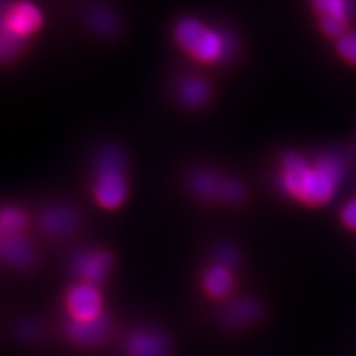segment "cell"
Instances as JSON below:
<instances>
[{
	"label": "cell",
	"mask_w": 356,
	"mask_h": 356,
	"mask_svg": "<svg viewBox=\"0 0 356 356\" xmlns=\"http://www.w3.org/2000/svg\"><path fill=\"white\" fill-rule=\"evenodd\" d=\"M242 193V187L233 180H227L221 186V196L227 199L229 202H239Z\"/></svg>",
	"instance_id": "cell-18"
},
{
	"label": "cell",
	"mask_w": 356,
	"mask_h": 356,
	"mask_svg": "<svg viewBox=\"0 0 356 356\" xmlns=\"http://www.w3.org/2000/svg\"><path fill=\"white\" fill-rule=\"evenodd\" d=\"M180 97L186 106L199 107L209 97V86L200 79H187L180 88Z\"/></svg>",
	"instance_id": "cell-15"
},
{
	"label": "cell",
	"mask_w": 356,
	"mask_h": 356,
	"mask_svg": "<svg viewBox=\"0 0 356 356\" xmlns=\"http://www.w3.org/2000/svg\"><path fill=\"white\" fill-rule=\"evenodd\" d=\"M337 52L341 58L356 65V33H344L337 40Z\"/></svg>",
	"instance_id": "cell-17"
},
{
	"label": "cell",
	"mask_w": 356,
	"mask_h": 356,
	"mask_svg": "<svg viewBox=\"0 0 356 356\" xmlns=\"http://www.w3.org/2000/svg\"><path fill=\"white\" fill-rule=\"evenodd\" d=\"M108 328L110 322L103 314L92 319L70 318L65 324L67 336L70 337L72 341L83 344V346L102 341L108 334Z\"/></svg>",
	"instance_id": "cell-9"
},
{
	"label": "cell",
	"mask_w": 356,
	"mask_h": 356,
	"mask_svg": "<svg viewBox=\"0 0 356 356\" xmlns=\"http://www.w3.org/2000/svg\"><path fill=\"white\" fill-rule=\"evenodd\" d=\"M233 276L230 269L222 264H214L205 272L202 285L204 289L213 297H226L233 289Z\"/></svg>",
	"instance_id": "cell-12"
},
{
	"label": "cell",
	"mask_w": 356,
	"mask_h": 356,
	"mask_svg": "<svg viewBox=\"0 0 356 356\" xmlns=\"http://www.w3.org/2000/svg\"><path fill=\"white\" fill-rule=\"evenodd\" d=\"M175 40L183 51L200 63H216L226 55L225 36L195 18H184L175 27Z\"/></svg>",
	"instance_id": "cell-2"
},
{
	"label": "cell",
	"mask_w": 356,
	"mask_h": 356,
	"mask_svg": "<svg viewBox=\"0 0 356 356\" xmlns=\"http://www.w3.org/2000/svg\"><path fill=\"white\" fill-rule=\"evenodd\" d=\"M0 251H2V259L14 267L24 269L29 267L35 260V250L31 243L22 238L17 236H2L0 239Z\"/></svg>",
	"instance_id": "cell-11"
},
{
	"label": "cell",
	"mask_w": 356,
	"mask_h": 356,
	"mask_svg": "<svg viewBox=\"0 0 356 356\" xmlns=\"http://www.w3.org/2000/svg\"><path fill=\"white\" fill-rule=\"evenodd\" d=\"M111 267V255L107 251H82L73 259V269L85 282L98 285L107 280Z\"/></svg>",
	"instance_id": "cell-8"
},
{
	"label": "cell",
	"mask_w": 356,
	"mask_h": 356,
	"mask_svg": "<svg viewBox=\"0 0 356 356\" xmlns=\"http://www.w3.org/2000/svg\"><path fill=\"white\" fill-rule=\"evenodd\" d=\"M77 226V216L74 211L65 207H54L44 211L40 217V229L51 238H63Z\"/></svg>",
	"instance_id": "cell-10"
},
{
	"label": "cell",
	"mask_w": 356,
	"mask_h": 356,
	"mask_svg": "<svg viewBox=\"0 0 356 356\" xmlns=\"http://www.w3.org/2000/svg\"><path fill=\"white\" fill-rule=\"evenodd\" d=\"M24 213L15 207H5L0 213V233L2 236H17L26 229Z\"/></svg>",
	"instance_id": "cell-14"
},
{
	"label": "cell",
	"mask_w": 356,
	"mask_h": 356,
	"mask_svg": "<svg viewBox=\"0 0 356 356\" xmlns=\"http://www.w3.org/2000/svg\"><path fill=\"white\" fill-rule=\"evenodd\" d=\"M341 221L344 226L356 232V199L349 200V202L341 209Z\"/></svg>",
	"instance_id": "cell-19"
},
{
	"label": "cell",
	"mask_w": 356,
	"mask_h": 356,
	"mask_svg": "<svg viewBox=\"0 0 356 356\" xmlns=\"http://www.w3.org/2000/svg\"><path fill=\"white\" fill-rule=\"evenodd\" d=\"M42 14L31 2H18L5 10L2 19V57L8 58L21 47V40L33 36L42 26Z\"/></svg>",
	"instance_id": "cell-4"
},
{
	"label": "cell",
	"mask_w": 356,
	"mask_h": 356,
	"mask_svg": "<svg viewBox=\"0 0 356 356\" xmlns=\"http://www.w3.org/2000/svg\"><path fill=\"white\" fill-rule=\"evenodd\" d=\"M316 13L321 15V27L328 36H343L353 5L350 0H314Z\"/></svg>",
	"instance_id": "cell-6"
},
{
	"label": "cell",
	"mask_w": 356,
	"mask_h": 356,
	"mask_svg": "<svg viewBox=\"0 0 356 356\" xmlns=\"http://www.w3.org/2000/svg\"><path fill=\"white\" fill-rule=\"evenodd\" d=\"M218 260H220V264L226 266L230 269V266L235 263V260H236V252L233 251L232 248H222L218 252Z\"/></svg>",
	"instance_id": "cell-20"
},
{
	"label": "cell",
	"mask_w": 356,
	"mask_h": 356,
	"mask_svg": "<svg viewBox=\"0 0 356 356\" xmlns=\"http://www.w3.org/2000/svg\"><path fill=\"white\" fill-rule=\"evenodd\" d=\"M222 181L209 172H199L193 177L192 188L200 199H214L216 196H221Z\"/></svg>",
	"instance_id": "cell-16"
},
{
	"label": "cell",
	"mask_w": 356,
	"mask_h": 356,
	"mask_svg": "<svg viewBox=\"0 0 356 356\" xmlns=\"http://www.w3.org/2000/svg\"><path fill=\"white\" fill-rule=\"evenodd\" d=\"M170 343L161 331L156 330H136L127 337V356H166Z\"/></svg>",
	"instance_id": "cell-7"
},
{
	"label": "cell",
	"mask_w": 356,
	"mask_h": 356,
	"mask_svg": "<svg viewBox=\"0 0 356 356\" xmlns=\"http://www.w3.org/2000/svg\"><path fill=\"white\" fill-rule=\"evenodd\" d=\"M343 177V162L337 156H322L309 163L302 154L286 153L282 158L281 183L284 191L309 205H325L336 195Z\"/></svg>",
	"instance_id": "cell-1"
},
{
	"label": "cell",
	"mask_w": 356,
	"mask_h": 356,
	"mask_svg": "<svg viewBox=\"0 0 356 356\" xmlns=\"http://www.w3.org/2000/svg\"><path fill=\"white\" fill-rule=\"evenodd\" d=\"M103 300L92 284H77L67 294V307L74 319H92L102 315Z\"/></svg>",
	"instance_id": "cell-5"
},
{
	"label": "cell",
	"mask_w": 356,
	"mask_h": 356,
	"mask_svg": "<svg viewBox=\"0 0 356 356\" xmlns=\"http://www.w3.org/2000/svg\"><path fill=\"white\" fill-rule=\"evenodd\" d=\"M260 316V307L259 305L252 302V300H239V302L233 303L226 315L227 324L233 325H243L250 324L251 321L257 319Z\"/></svg>",
	"instance_id": "cell-13"
},
{
	"label": "cell",
	"mask_w": 356,
	"mask_h": 356,
	"mask_svg": "<svg viewBox=\"0 0 356 356\" xmlns=\"http://www.w3.org/2000/svg\"><path fill=\"white\" fill-rule=\"evenodd\" d=\"M127 195L128 181L124 159H122V154L119 152L108 149L98 161L94 196L102 207L115 209L124 204Z\"/></svg>",
	"instance_id": "cell-3"
}]
</instances>
